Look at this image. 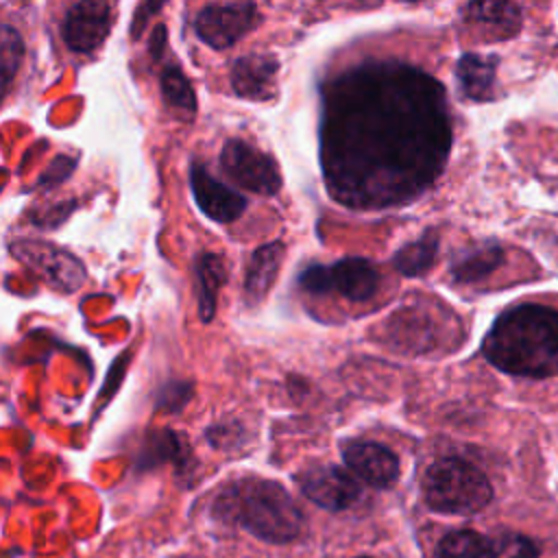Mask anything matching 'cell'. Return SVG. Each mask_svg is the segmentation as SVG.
I'll use <instances>...</instances> for the list:
<instances>
[{
    "instance_id": "cell-21",
    "label": "cell",
    "mask_w": 558,
    "mask_h": 558,
    "mask_svg": "<svg viewBox=\"0 0 558 558\" xmlns=\"http://www.w3.org/2000/svg\"><path fill=\"white\" fill-rule=\"evenodd\" d=\"M161 94L166 105L183 120L194 118L196 111V96L190 81L183 76L179 68H168L161 72Z\"/></svg>"
},
{
    "instance_id": "cell-17",
    "label": "cell",
    "mask_w": 558,
    "mask_h": 558,
    "mask_svg": "<svg viewBox=\"0 0 558 558\" xmlns=\"http://www.w3.org/2000/svg\"><path fill=\"white\" fill-rule=\"evenodd\" d=\"M504 262V251L497 242H482L460 251L451 259V277L460 283H473L488 277Z\"/></svg>"
},
{
    "instance_id": "cell-22",
    "label": "cell",
    "mask_w": 558,
    "mask_h": 558,
    "mask_svg": "<svg viewBox=\"0 0 558 558\" xmlns=\"http://www.w3.org/2000/svg\"><path fill=\"white\" fill-rule=\"evenodd\" d=\"M436 558H490L488 538L473 530H456L440 538Z\"/></svg>"
},
{
    "instance_id": "cell-18",
    "label": "cell",
    "mask_w": 558,
    "mask_h": 558,
    "mask_svg": "<svg viewBox=\"0 0 558 558\" xmlns=\"http://www.w3.org/2000/svg\"><path fill=\"white\" fill-rule=\"evenodd\" d=\"M495 57L480 54H462L458 61V81L466 98L471 100H490L495 96Z\"/></svg>"
},
{
    "instance_id": "cell-13",
    "label": "cell",
    "mask_w": 558,
    "mask_h": 558,
    "mask_svg": "<svg viewBox=\"0 0 558 558\" xmlns=\"http://www.w3.org/2000/svg\"><path fill=\"white\" fill-rule=\"evenodd\" d=\"M464 22L488 39H508L521 28V11L512 0H471Z\"/></svg>"
},
{
    "instance_id": "cell-10",
    "label": "cell",
    "mask_w": 558,
    "mask_h": 558,
    "mask_svg": "<svg viewBox=\"0 0 558 558\" xmlns=\"http://www.w3.org/2000/svg\"><path fill=\"white\" fill-rule=\"evenodd\" d=\"M111 28V9L107 0H78L65 15L63 39L74 52H92Z\"/></svg>"
},
{
    "instance_id": "cell-11",
    "label": "cell",
    "mask_w": 558,
    "mask_h": 558,
    "mask_svg": "<svg viewBox=\"0 0 558 558\" xmlns=\"http://www.w3.org/2000/svg\"><path fill=\"white\" fill-rule=\"evenodd\" d=\"M190 185L201 211L216 222H231L246 209V198L214 179L201 163L192 166Z\"/></svg>"
},
{
    "instance_id": "cell-5",
    "label": "cell",
    "mask_w": 558,
    "mask_h": 558,
    "mask_svg": "<svg viewBox=\"0 0 558 558\" xmlns=\"http://www.w3.org/2000/svg\"><path fill=\"white\" fill-rule=\"evenodd\" d=\"M299 283L303 290L314 294H327L333 290L349 301H366L377 290L379 270L364 257H347L331 266H307L301 272Z\"/></svg>"
},
{
    "instance_id": "cell-1",
    "label": "cell",
    "mask_w": 558,
    "mask_h": 558,
    "mask_svg": "<svg viewBox=\"0 0 558 558\" xmlns=\"http://www.w3.org/2000/svg\"><path fill=\"white\" fill-rule=\"evenodd\" d=\"M449 153L445 96L414 68H360L333 85L323 131L331 196L355 209L412 201Z\"/></svg>"
},
{
    "instance_id": "cell-3",
    "label": "cell",
    "mask_w": 558,
    "mask_h": 558,
    "mask_svg": "<svg viewBox=\"0 0 558 558\" xmlns=\"http://www.w3.org/2000/svg\"><path fill=\"white\" fill-rule=\"evenodd\" d=\"M214 514L231 521L266 543H290L303 530V514L290 493L262 477L231 482L214 501Z\"/></svg>"
},
{
    "instance_id": "cell-8",
    "label": "cell",
    "mask_w": 558,
    "mask_h": 558,
    "mask_svg": "<svg viewBox=\"0 0 558 558\" xmlns=\"http://www.w3.org/2000/svg\"><path fill=\"white\" fill-rule=\"evenodd\" d=\"M255 24H257V9L253 2L209 4L194 20L196 35L216 50L233 46Z\"/></svg>"
},
{
    "instance_id": "cell-6",
    "label": "cell",
    "mask_w": 558,
    "mask_h": 558,
    "mask_svg": "<svg viewBox=\"0 0 558 558\" xmlns=\"http://www.w3.org/2000/svg\"><path fill=\"white\" fill-rule=\"evenodd\" d=\"M11 253L57 290L76 292L87 279L81 259L54 244L41 240H17L11 244Z\"/></svg>"
},
{
    "instance_id": "cell-9",
    "label": "cell",
    "mask_w": 558,
    "mask_h": 558,
    "mask_svg": "<svg viewBox=\"0 0 558 558\" xmlns=\"http://www.w3.org/2000/svg\"><path fill=\"white\" fill-rule=\"evenodd\" d=\"M299 486L310 501L333 512L351 508L362 497V486L357 480L333 464L307 469L299 475Z\"/></svg>"
},
{
    "instance_id": "cell-4",
    "label": "cell",
    "mask_w": 558,
    "mask_h": 558,
    "mask_svg": "<svg viewBox=\"0 0 558 558\" xmlns=\"http://www.w3.org/2000/svg\"><path fill=\"white\" fill-rule=\"evenodd\" d=\"M425 504L445 514H473L493 499L488 477L466 460L445 458L434 462L423 477Z\"/></svg>"
},
{
    "instance_id": "cell-25",
    "label": "cell",
    "mask_w": 558,
    "mask_h": 558,
    "mask_svg": "<svg viewBox=\"0 0 558 558\" xmlns=\"http://www.w3.org/2000/svg\"><path fill=\"white\" fill-rule=\"evenodd\" d=\"M192 399V384L190 381H170L157 392V408L166 412L181 410Z\"/></svg>"
},
{
    "instance_id": "cell-20",
    "label": "cell",
    "mask_w": 558,
    "mask_h": 558,
    "mask_svg": "<svg viewBox=\"0 0 558 558\" xmlns=\"http://www.w3.org/2000/svg\"><path fill=\"white\" fill-rule=\"evenodd\" d=\"M436 253H438V233L427 231L421 240L399 248L397 255L392 257V264L405 277H421L434 266Z\"/></svg>"
},
{
    "instance_id": "cell-19",
    "label": "cell",
    "mask_w": 558,
    "mask_h": 558,
    "mask_svg": "<svg viewBox=\"0 0 558 558\" xmlns=\"http://www.w3.org/2000/svg\"><path fill=\"white\" fill-rule=\"evenodd\" d=\"M174 462L177 466H190V449L181 434L172 429H153L142 442L140 466H155Z\"/></svg>"
},
{
    "instance_id": "cell-16",
    "label": "cell",
    "mask_w": 558,
    "mask_h": 558,
    "mask_svg": "<svg viewBox=\"0 0 558 558\" xmlns=\"http://www.w3.org/2000/svg\"><path fill=\"white\" fill-rule=\"evenodd\" d=\"M196 275V296H198V316L203 323H211L216 314V299L220 286L227 279L225 259L216 253H201L194 264Z\"/></svg>"
},
{
    "instance_id": "cell-12",
    "label": "cell",
    "mask_w": 558,
    "mask_h": 558,
    "mask_svg": "<svg viewBox=\"0 0 558 558\" xmlns=\"http://www.w3.org/2000/svg\"><path fill=\"white\" fill-rule=\"evenodd\" d=\"M347 466L375 488H390L399 477L397 456L379 442H349L342 447Z\"/></svg>"
},
{
    "instance_id": "cell-24",
    "label": "cell",
    "mask_w": 558,
    "mask_h": 558,
    "mask_svg": "<svg viewBox=\"0 0 558 558\" xmlns=\"http://www.w3.org/2000/svg\"><path fill=\"white\" fill-rule=\"evenodd\" d=\"M24 57V41L11 26H0V72L15 76Z\"/></svg>"
},
{
    "instance_id": "cell-7",
    "label": "cell",
    "mask_w": 558,
    "mask_h": 558,
    "mask_svg": "<svg viewBox=\"0 0 558 558\" xmlns=\"http://www.w3.org/2000/svg\"><path fill=\"white\" fill-rule=\"evenodd\" d=\"M220 163L238 185L255 194L270 196L281 187V172L277 161L242 140H229L222 146Z\"/></svg>"
},
{
    "instance_id": "cell-14",
    "label": "cell",
    "mask_w": 558,
    "mask_h": 558,
    "mask_svg": "<svg viewBox=\"0 0 558 558\" xmlns=\"http://www.w3.org/2000/svg\"><path fill=\"white\" fill-rule=\"evenodd\" d=\"M277 59L272 54H246L233 63V92L248 100H268L275 94Z\"/></svg>"
},
{
    "instance_id": "cell-23",
    "label": "cell",
    "mask_w": 558,
    "mask_h": 558,
    "mask_svg": "<svg viewBox=\"0 0 558 558\" xmlns=\"http://www.w3.org/2000/svg\"><path fill=\"white\" fill-rule=\"evenodd\" d=\"M490 558H538V545L517 532H501L488 538Z\"/></svg>"
},
{
    "instance_id": "cell-2",
    "label": "cell",
    "mask_w": 558,
    "mask_h": 558,
    "mask_svg": "<svg viewBox=\"0 0 558 558\" xmlns=\"http://www.w3.org/2000/svg\"><path fill=\"white\" fill-rule=\"evenodd\" d=\"M482 355L508 375H558V312L538 303L506 310L486 333Z\"/></svg>"
},
{
    "instance_id": "cell-26",
    "label": "cell",
    "mask_w": 558,
    "mask_h": 558,
    "mask_svg": "<svg viewBox=\"0 0 558 558\" xmlns=\"http://www.w3.org/2000/svg\"><path fill=\"white\" fill-rule=\"evenodd\" d=\"M166 4V0H140L135 15H133V24H131V35L140 37L142 31L146 28V24L150 22V17H155V13Z\"/></svg>"
},
{
    "instance_id": "cell-15",
    "label": "cell",
    "mask_w": 558,
    "mask_h": 558,
    "mask_svg": "<svg viewBox=\"0 0 558 558\" xmlns=\"http://www.w3.org/2000/svg\"><path fill=\"white\" fill-rule=\"evenodd\" d=\"M283 259V244L270 242L259 246L248 264L246 279H244V299L248 305L259 303L272 288L279 266Z\"/></svg>"
},
{
    "instance_id": "cell-27",
    "label": "cell",
    "mask_w": 558,
    "mask_h": 558,
    "mask_svg": "<svg viewBox=\"0 0 558 558\" xmlns=\"http://www.w3.org/2000/svg\"><path fill=\"white\" fill-rule=\"evenodd\" d=\"M11 81H13V76H9V74L0 72V102L4 100V96H7L9 87H11Z\"/></svg>"
}]
</instances>
